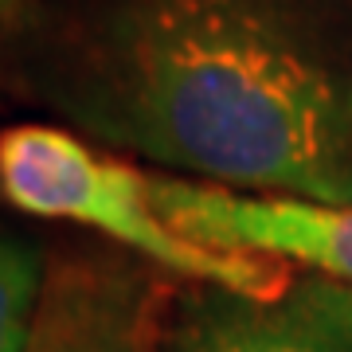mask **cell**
Listing matches in <instances>:
<instances>
[{
  "mask_svg": "<svg viewBox=\"0 0 352 352\" xmlns=\"http://www.w3.org/2000/svg\"><path fill=\"white\" fill-rule=\"evenodd\" d=\"M4 78L102 149L251 196L352 204V51L329 0H32Z\"/></svg>",
  "mask_w": 352,
  "mask_h": 352,
  "instance_id": "cell-1",
  "label": "cell"
},
{
  "mask_svg": "<svg viewBox=\"0 0 352 352\" xmlns=\"http://www.w3.org/2000/svg\"><path fill=\"white\" fill-rule=\"evenodd\" d=\"M0 200L39 219L87 227L188 286L274 298L298 274V266L282 258L215 251L180 235L153 204L149 173L43 122L0 133Z\"/></svg>",
  "mask_w": 352,
  "mask_h": 352,
  "instance_id": "cell-2",
  "label": "cell"
},
{
  "mask_svg": "<svg viewBox=\"0 0 352 352\" xmlns=\"http://www.w3.org/2000/svg\"><path fill=\"white\" fill-rule=\"evenodd\" d=\"M153 352H352V286L298 270L274 298L173 289Z\"/></svg>",
  "mask_w": 352,
  "mask_h": 352,
  "instance_id": "cell-3",
  "label": "cell"
},
{
  "mask_svg": "<svg viewBox=\"0 0 352 352\" xmlns=\"http://www.w3.org/2000/svg\"><path fill=\"white\" fill-rule=\"evenodd\" d=\"M153 204L188 239L215 251L266 254L352 286V204L251 196L149 173Z\"/></svg>",
  "mask_w": 352,
  "mask_h": 352,
  "instance_id": "cell-4",
  "label": "cell"
},
{
  "mask_svg": "<svg viewBox=\"0 0 352 352\" xmlns=\"http://www.w3.org/2000/svg\"><path fill=\"white\" fill-rule=\"evenodd\" d=\"M168 298L164 270L122 247H59L32 352H153Z\"/></svg>",
  "mask_w": 352,
  "mask_h": 352,
  "instance_id": "cell-5",
  "label": "cell"
},
{
  "mask_svg": "<svg viewBox=\"0 0 352 352\" xmlns=\"http://www.w3.org/2000/svg\"><path fill=\"white\" fill-rule=\"evenodd\" d=\"M47 286V254L0 231V352H32Z\"/></svg>",
  "mask_w": 352,
  "mask_h": 352,
  "instance_id": "cell-6",
  "label": "cell"
},
{
  "mask_svg": "<svg viewBox=\"0 0 352 352\" xmlns=\"http://www.w3.org/2000/svg\"><path fill=\"white\" fill-rule=\"evenodd\" d=\"M32 0H0V16H12V12H20V8H28Z\"/></svg>",
  "mask_w": 352,
  "mask_h": 352,
  "instance_id": "cell-7",
  "label": "cell"
}]
</instances>
